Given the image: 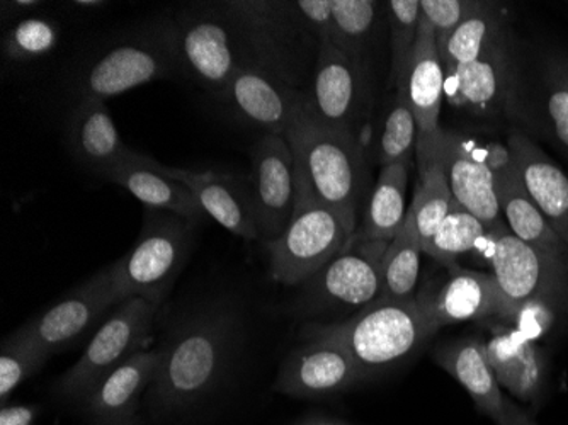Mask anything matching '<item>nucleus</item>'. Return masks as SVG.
Listing matches in <instances>:
<instances>
[{
  "mask_svg": "<svg viewBox=\"0 0 568 425\" xmlns=\"http://www.w3.org/2000/svg\"><path fill=\"white\" fill-rule=\"evenodd\" d=\"M239 341V318L229 306H204L172 328L162 344L158 376L145 393L162 415L191 411L225 382Z\"/></svg>",
  "mask_w": 568,
  "mask_h": 425,
  "instance_id": "obj_1",
  "label": "nucleus"
},
{
  "mask_svg": "<svg viewBox=\"0 0 568 425\" xmlns=\"http://www.w3.org/2000/svg\"><path fill=\"white\" fill-rule=\"evenodd\" d=\"M223 11L234 31L242 65L298 89L314 77L321 40L296 2L229 0Z\"/></svg>",
  "mask_w": 568,
  "mask_h": 425,
  "instance_id": "obj_2",
  "label": "nucleus"
},
{
  "mask_svg": "<svg viewBox=\"0 0 568 425\" xmlns=\"http://www.w3.org/2000/svg\"><path fill=\"white\" fill-rule=\"evenodd\" d=\"M286 140L295 155L296 182L357 230L368 185V165L361 140L349 131L318 123L310 117L306 104Z\"/></svg>",
  "mask_w": 568,
  "mask_h": 425,
  "instance_id": "obj_3",
  "label": "nucleus"
},
{
  "mask_svg": "<svg viewBox=\"0 0 568 425\" xmlns=\"http://www.w3.org/2000/svg\"><path fill=\"white\" fill-rule=\"evenodd\" d=\"M312 327L346 347L363 380L390 371L433 335L419 296L408 302L379 298L346 321Z\"/></svg>",
  "mask_w": 568,
  "mask_h": 425,
  "instance_id": "obj_4",
  "label": "nucleus"
},
{
  "mask_svg": "<svg viewBox=\"0 0 568 425\" xmlns=\"http://www.w3.org/2000/svg\"><path fill=\"white\" fill-rule=\"evenodd\" d=\"M181 75L171 19L149 22L123 34L77 73L79 99L106 102L140 85Z\"/></svg>",
  "mask_w": 568,
  "mask_h": 425,
  "instance_id": "obj_5",
  "label": "nucleus"
},
{
  "mask_svg": "<svg viewBox=\"0 0 568 425\" xmlns=\"http://www.w3.org/2000/svg\"><path fill=\"white\" fill-rule=\"evenodd\" d=\"M200 225L169 211L146 208L139 241L111 264L120 302L142 298L161 306L186 267Z\"/></svg>",
  "mask_w": 568,
  "mask_h": 425,
  "instance_id": "obj_6",
  "label": "nucleus"
},
{
  "mask_svg": "<svg viewBox=\"0 0 568 425\" xmlns=\"http://www.w3.org/2000/svg\"><path fill=\"white\" fill-rule=\"evenodd\" d=\"M357 230L296 182V203L288 226L267 242L270 274L286 286L305 284L339 254Z\"/></svg>",
  "mask_w": 568,
  "mask_h": 425,
  "instance_id": "obj_7",
  "label": "nucleus"
},
{
  "mask_svg": "<svg viewBox=\"0 0 568 425\" xmlns=\"http://www.w3.org/2000/svg\"><path fill=\"white\" fill-rule=\"evenodd\" d=\"M158 312V305L142 298L120 303L95 331L81 360L60 376L55 383L57 395L81 405L121 364L133 354L149 350Z\"/></svg>",
  "mask_w": 568,
  "mask_h": 425,
  "instance_id": "obj_8",
  "label": "nucleus"
},
{
  "mask_svg": "<svg viewBox=\"0 0 568 425\" xmlns=\"http://www.w3.org/2000/svg\"><path fill=\"white\" fill-rule=\"evenodd\" d=\"M171 22L181 75L219 98L244 69L222 2L187 4Z\"/></svg>",
  "mask_w": 568,
  "mask_h": 425,
  "instance_id": "obj_9",
  "label": "nucleus"
},
{
  "mask_svg": "<svg viewBox=\"0 0 568 425\" xmlns=\"http://www.w3.org/2000/svg\"><path fill=\"white\" fill-rule=\"evenodd\" d=\"M494 271L513 322L516 310L532 300L558 303L568 290V259L519 241L509 229L487 232L474 252Z\"/></svg>",
  "mask_w": 568,
  "mask_h": 425,
  "instance_id": "obj_10",
  "label": "nucleus"
},
{
  "mask_svg": "<svg viewBox=\"0 0 568 425\" xmlns=\"http://www.w3.org/2000/svg\"><path fill=\"white\" fill-rule=\"evenodd\" d=\"M388 244L354 233L349 244L303 284V312L356 313L382 298L383 255Z\"/></svg>",
  "mask_w": 568,
  "mask_h": 425,
  "instance_id": "obj_11",
  "label": "nucleus"
},
{
  "mask_svg": "<svg viewBox=\"0 0 568 425\" xmlns=\"http://www.w3.org/2000/svg\"><path fill=\"white\" fill-rule=\"evenodd\" d=\"M372 108L368 63L351 59L331 41H322L306 111L318 123L334 130H357Z\"/></svg>",
  "mask_w": 568,
  "mask_h": 425,
  "instance_id": "obj_12",
  "label": "nucleus"
},
{
  "mask_svg": "<svg viewBox=\"0 0 568 425\" xmlns=\"http://www.w3.org/2000/svg\"><path fill=\"white\" fill-rule=\"evenodd\" d=\"M445 92L455 108L500 117L518 104V59L509 28L480 59L446 75Z\"/></svg>",
  "mask_w": 568,
  "mask_h": 425,
  "instance_id": "obj_13",
  "label": "nucleus"
},
{
  "mask_svg": "<svg viewBox=\"0 0 568 425\" xmlns=\"http://www.w3.org/2000/svg\"><path fill=\"white\" fill-rule=\"evenodd\" d=\"M306 342L281 364L274 389L300 401H318L363 382L356 363L337 338L310 325Z\"/></svg>",
  "mask_w": 568,
  "mask_h": 425,
  "instance_id": "obj_14",
  "label": "nucleus"
},
{
  "mask_svg": "<svg viewBox=\"0 0 568 425\" xmlns=\"http://www.w3.org/2000/svg\"><path fill=\"white\" fill-rule=\"evenodd\" d=\"M120 303L110 265L70 290L59 303L24 325L53 356L91 334L92 328L98 327L106 313Z\"/></svg>",
  "mask_w": 568,
  "mask_h": 425,
  "instance_id": "obj_15",
  "label": "nucleus"
},
{
  "mask_svg": "<svg viewBox=\"0 0 568 425\" xmlns=\"http://www.w3.org/2000/svg\"><path fill=\"white\" fill-rule=\"evenodd\" d=\"M251 193L261 239L274 241L288 226L296 203L295 155L286 136L263 135L252 146Z\"/></svg>",
  "mask_w": 568,
  "mask_h": 425,
  "instance_id": "obj_16",
  "label": "nucleus"
},
{
  "mask_svg": "<svg viewBox=\"0 0 568 425\" xmlns=\"http://www.w3.org/2000/svg\"><path fill=\"white\" fill-rule=\"evenodd\" d=\"M216 99L241 123L264 131V135L280 136H286L306 104V95L298 89L247 67L235 73Z\"/></svg>",
  "mask_w": 568,
  "mask_h": 425,
  "instance_id": "obj_17",
  "label": "nucleus"
},
{
  "mask_svg": "<svg viewBox=\"0 0 568 425\" xmlns=\"http://www.w3.org/2000/svg\"><path fill=\"white\" fill-rule=\"evenodd\" d=\"M434 361L467 389L478 411L497 425H536L528 414L504 395L478 338H456L434 351Z\"/></svg>",
  "mask_w": 568,
  "mask_h": 425,
  "instance_id": "obj_18",
  "label": "nucleus"
},
{
  "mask_svg": "<svg viewBox=\"0 0 568 425\" xmlns=\"http://www.w3.org/2000/svg\"><path fill=\"white\" fill-rule=\"evenodd\" d=\"M419 298L433 334L446 325L481 321L490 316L509 322V312L494 274L463 270L456 264L448 265L446 283L436 295L424 293Z\"/></svg>",
  "mask_w": 568,
  "mask_h": 425,
  "instance_id": "obj_19",
  "label": "nucleus"
},
{
  "mask_svg": "<svg viewBox=\"0 0 568 425\" xmlns=\"http://www.w3.org/2000/svg\"><path fill=\"white\" fill-rule=\"evenodd\" d=\"M426 145L433 146L434 152L445 165L453 200L459 206L470 211L471 215L477 216L487 232L509 229L504 222L503 211L497 200L493 165L470 155L463 146L462 140L452 133H446L445 130Z\"/></svg>",
  "mask_w": 568,
  "mask_h": 425,
  "instance_id": "obj_20",
  "label": "nucleus"
},
{
  "mask_svg": "<svg viewBox=\"0 0 568 425\" xmlns=\"http://www.w3.org/2000/svg\"><path fill=\"white\" fill-rule=\"evenodd\" d=\"M161 363V347L140 351L102 380L81 404L89 425H139L142 396Z\"/></svg>",
  "mask_w": 568,
  "mask_h": 425,
  "instance_id": "obj_21",
  "label": "nucleus"
},
{
  "mask_svg": "<svg viewBox=\"0 0 568 425\" xmlns=\"http://www.w3.org/2000/svg\"><path fill=\"white\" fill-rule=\"evenodd\" d=\"M446 75L436 34L429 22L420 16L419 37L405 70L397 94L410 108L419 128L417 146L426 145L442 133L439 114L445 98Z\"/></svg>",
  "mask_w": 568,
  "mask_h": 425,
  "instance_id": "obj_22",
  "label": "nucleus"
},
{
  "mask_svg": "<svg viewBox=\"0 0 568 425\" xmlns=\"http://www.w3.org/2000/svg\"><path fill=\"white\" fill-rule=\"evenodd\" d=\"M155 169L165 178L183 182L190 188L204 213L229 232L244 241L261 239L260 230L255 225L252 193L237 179L223 172L165 168L159 162H155Z\"/></svg>",
  "mask_w": 568,
  "mask_h": 425,
  "instance_id": "obj_23",
  "label": "nucleus"
},
{
  "mask_svg": "<svg viewBox=\"0 0 568 425\" xmlns=\"http://www.w3.org/2000/svg\"><path fill=\"white\" fill-rule=\"evenodd\" d=\"M507 153L529 196L568 245L567 175L544 150L519 131L509 136Z\"/></svg>",
  "mask_w": 568,
  "mask_h": 425,
  "instance_id": "obj_24",
  "label": "nucleus"
},
{
  "mask_svg": "<svg viewBox=\"0 0 568 425\" xmlns=\"http://www.w3.org/2000/svg\"><path fill=\"white\" fill-rule=\"evenodd\" d=\"M67 142L73 159L102 178L136 153L124 145L106 102L98 99H79L73 105Z\"/></svg>",
  "mask_w": 568,
  "mask_h": 425,
  "instance_id": "obj_25",
  "label": "nucleus"
},
{
  "mask_svg": "<svg viewBox=\"0 0 568 425\" xmlns=\"http://www.w3.org/2000/svg\"><path fill=\"white\" fill-rule=\"evenodd\" d=\"M104 178L132 193L149 210L169 211L200 223L209 216L193 191L183 182L172 181L162 175L155 169V161L150 156L135 153L130 161L111 169Z\"/></svg>",
  "mask_w": 568,
  "mask_h": 425,
  "instance_id": "obj_26",
  "label": "nucleus"
},
{
  "mask_svg": "<svg viewBox=\"0 0 568 425\" xmlns=\"http://www.w3.org/2000/svg\"><path fill=\"white\" fill-rule=\"evenodd\" d=\"M484 353L500 386L521 402H535L545 382V360L535 341L516 328H500L484 342Z\"/></svg>",
  "mask_w": 568,
  "mask_h": 425,
  "instance_id": "obj_27",
  "label": "nucleus"
},
{
  "mask_svg": "<svg viewBox=\"0 0 568 425\" xmlns=\"http://www.w3.org/2000/svg\"><path fill=\"white\" fill-rule=\"evenodd\" d=\"M493 169L494 175H496L497 200H499L504 222L507 223L513 235L539 251L568 259V245L551 229L544 213L538 210L535 201L529 196L518 172L510 162L509 153H507L504 164Z\"/></svg>",
  "mask_w": 568,
  "mask_h": 425,
  "instance_id": "obj_28",
  "label": "nucleus"
},
{
  "mask_svg": "<svg viewBox=\"0 0 568 425\" xmlns=\"http://www.w3.org/2000/svg\"><path fill=\"white\" fill-rule=\"evenodd\" d=\"M408 164L385 165L366 203L363 223L357 230L368 241L392 242L407 219Z\"/></svg>",
  "mask_w": 568,
  "mask_h": 425,
  "instance_id": "obj_29",
  "label": "nucleus"
},
{
  "mask_svg": "<svg viewBox=\"0 0 568 425\" xmlns=\"http://www.w3.org/2000/svg\"><path fill=\"white\" fill-rule=\"evenodd\" d=\"M417 164H419V181L416 194L408 206L420 245H426L433 239L443 220L448 216L453 206V194L446 178L445 165L430 145L417 146Z\"/></svg>",
  "mask_w": 568,
  "mask_h": 425,
  "instance_id": "obj_30",
  "label": "nucleus"
},
{
  "mask_svg": "<svg viewBox=\"0 0 568 425\" xmlns=\"http://www.w3.org/2000/svg\"><path fill=\"white\" fill-rule=\"evenodd\" d=\"M507 28H509V22H507L506 12L499 4L478 2L477 8L439 48L445 75L458 67L468 65V63L480 59Z\"/></svg>",
  "mask_w": 568,
  "mask_h": 425,
  "instance_id": "obj_31",
  "label": "nucleus"
},
{
  "mask_svg": "<svg viewBox=\"0 0 568 425\" xmlns=\"http://www.w3.org/2000/svg\"><path fill=\"white\" fill-rule=\"evenodd\" d=\"M423 254L416 223L410 213H407L400 233L388 244L383 255L382 298L394 300V302H408L416 298Z\"/></svg>",
  "mask_w": 568,
  "mask_h": 425,
  "instance_id": "obj_32",
  "label": "nucleus"
},
{
  "mask_svg": "<svg viewBox=\"0 0 568 425\" xmlns=\"http://www.w3.org/2000/svg\"><path fill=\"white\" fill-rule=\"evenodd\" d=\"M382 4L375 0H332L331 43L351 59L366 62Z\"/></svg>",
  "mask_w": 568,
  "mask_h": 425,
  "instance_id": "obj_33",
  "label": "nucleus"
},
{
  "mask_svg": "<svg viewBox=\"0 0 568 425\" xmlns=\"http://www.w3.org/2000/svg\"><path fill=\"white\" fill-rule=\"evenodd\" d=\"M51 354L47 347L28 331L26 325L9 334L2 341L0 351V401L8 404L9 396L26 380L43 370Z\"/></svg>",
  "mask_w": 568,
  "mask_h": 425,
  "instance_id": "obj_34",
  "label": "nucleus"
},
{
  "mask_svg": "<svg viewBox=\"0 0 568 425\" xmlns=\"http://www.w3.org/2000/svg\"><path fill=\"white\" fill-rule=\"evenodd\" d=\"M485 236L487 229L484 223L453 201L448 216L443 220L433 239L424 245L423 252L439 264L452 265L459 255L477 251Z\"/></svg>",
  "mask_w": 568,
  "mask_h": 425,
  "instance_id": "obj_35",
  "label": "nucleus"
},
{
  "mask_svg": "<svg viewBox=\"0 0 568 425\" xmlns=\"http://www.w3.org/2000/svg\"><path fill=\"white\" fill-rule=\"evenodd\" d=\"M60 40V24L50 16H28L2 34V55L8 62L28 63L47 57Z\"/></svg>",
  "mask_w": 568,
  "mask_h": 425,
  "instance_id": "obj_36",
  "label": "nucleus"
},
{
  "mask_svg": "<svg viewBox=\"0 0 568 425\" xmlns=\"http://www.w3.org/2000/svg\"><path fill=\"white\" fill-rule=\"evenodd\" d=\"M419 128L404 98L395 94L394 105L386 114L378 143V162L382 168L390 164H408L417 153Z\"/></svg>",
  "mask_w": 568,
  "mask_h": 425,
  "instance_id": "obj_37",
  "label": "nucleus"
},
{
  "mask_svg": "<svg viewBox=\"0 0 568 425\" xmlns=\"http://www.w3.org/2000/svg\"><path fill=\"white\" fill-rule=\"evenodd\" d=\"M390 11V85L397 89L416 48L420 26V0H392Z\"/></svg>",
  "mask_w": 568,
  "mask_h": 425,
  "instance_id": "obj_38",
  "label": "nucleus"
},
{
  "mask_svg": "<svg viewBox=\"0 0 568 425\" xmlns=\"http://www.w3.org/2000/svg\"><path fill=\"white\" fill-rule=\"evenodd\" d=\"M541 108L545 123L555 142L568 152V60L551 57L541 81Z\"/></svg>",
  "mask_w": 568,
  "mask_h": 425,
  "instance_id": "obj_39",
  "label": "nucleus"
},
{
  "mask_svg": "<svg viewBox=\"0 0 568 425\" xmlns=\"http://www.w3.org/2000/svg\"><path fill=\"white\" fill-rule=\"evenodd\" d=\"M477 4L471 0H420V12L436 34L437 48L446 43Z\"/></svg>",
  "mask_w": 568,
  "mask_h": 425,
  "instance_id": "obj_40",
  "label": "nucleus"
},
{
  "mask_svg": "<svg viewBox=\"0 0 568 425\" xmlns=\"http://www.w3.org/2000/svg\"><path fill=\"white\" fill-rule=\"evenodd\" d=\"M555 305L548 300H532L516 310L513 316L514 328L529 341L544 337L555 322Z\"/></svg>",
  "mask_w": 568,
  "mask_h": 425,
  "instance_id": "obj_41",
  "label": "nucleus"
},
{
  "mask_svg": "<svg viewBox=\"0 0 568 425\" xmlns=\"http://www.w3.org/2000/svg\"><path fill=\"white\" fill-rule=\"evenodd\" d=\"M296 8L302 12L306 24L312 28L318 40L331 41L334 19H332V0H298Z\"/></svg>",
  "mask_w": 568,
  "mask_h": 425,
  "instance_id": "obj_42",
  "label": "nucleus"
},
{
  "mask_svg": "<svg viewBox=\"0 0 568 425\" xmlns=\"http://www.w3.org/2000/svg\"><path fill=\"white\" fill-rule=\"evenodd\" d=\"M41 407L37 404H2L0 425H34Z\"/></svg>",
  "mask_w": 568,
  "mask_h": 425,
  "instance_id": "obj_43",
  "label": "nucleus"
},
{
  "mask_svg": "<svg viewBox=\"0 0 568 425\" xmlns=\"http://www.w3.org/2000/svg\"><path fill=\"white\" fill-rule=\"evenodd\" d=\"M43 6L44 2H38V0H14V2H0V12L4 22L11 21V24H14L28 16L38 14Z\"/></svg>",
  "mask_w": 568,
  "mask_h": 425,
  "instance_id": "obj_44",
  "label": "nucleus"
},
{
  "mask_svg": "<svg viewBox=\"0 0 568 425\" xmlns=\"http://www.w3.org/2000/svg\"><path fill=\"white\" fill-rule=\"evenodd\" d=\"M67 9L75 14H94L95 11L106 8L108 2L102 0H77V2H67Z\"/></svg>",
  "mask_w": 568,
  "mask_h": 425,
  "instance_id": "obj_45",
  "label": "nucleus"
},
{
  "mask_svg": "<svg viewBox=\"0 0 568 425\" xmlns=\"http://www.w3.org/2000/svg\"><path fill=\"white\" fill-rule=\"evenodd\" d=\"M296 425H349V424H346V422L339 421V418L322 417V415H318V417L305 418V421L298 422V424H296Z\"/></svg>",
  "mask_w": 568,
  "mask_h": 425,
  "instance_id": "obj_46",
  "label": "nucleus"
}]
</instances>
